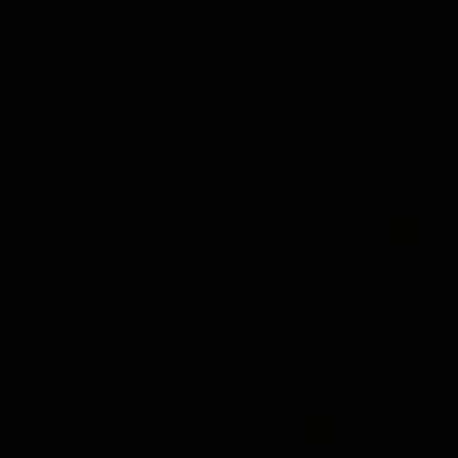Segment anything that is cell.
<instances>
[{
	"label": "cell",
	"instance_id": "obj_1",
	"mask_svg": "<svg viewBox=\"0 0 458 458\" xmlns=\"http://www.w3.org/2000/svg\"><path fill=\"white\" fill-rule=\"evenodd\" d=\"M337 437V423L330 415H308L305 419V440L308 444H330Z\"/></svg>",
	"mask_w": 458,
	"mask_h": 458
},
{
	"label": "cell",
	"instance_id": "obj_2",
	"mask_svg": "<svg viewBox=\"0 0 458 458\" xmlns=\"http://www.w3.org/2000/svg\"><path fill=\"white\" fill-rule=\"evenodd\" d=\"M391 244H398V247H408V244H415L419 240V222L415 219H391Z\"/></svg>",
	"mask_w": 458,
	"mask_h": 458
}]
</instances>
